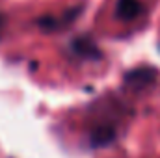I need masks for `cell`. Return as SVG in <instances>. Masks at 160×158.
<instances>
[{
  "instance_id": "cell-1",
  "label": "cell",
  "mask_w": 160,
  "mask_h": 158,
  "mask_svg": "<svg viewBox=\"0 0 160 158\" xmlns=\"http://www.w3.org/2000/svg\"><path fill=\"white\" fill-rule=\"evenodd\" d=\"M155 78H157V71L153 67H138L125 75V82L132 87H143V86L151 84Z\"/></svg>"
},
{
  "instance_id": "cell-2",
  "label": "cell",
  "mask_w": 160,
  "mask_h": 158,
  "mask_svg": "<svg viewBox=\"0 0 160 158\" xmlns=\"http://www.w3.org/2000/svg\"><path fill=\"white\" fill-rule=\"evenodd\" d=\"M142 11V2L140 0H118L116 6V17L121 21H130L138 17Z\"/></svg>"
},
{
  "instance_id": "cell-3",
  "label": "cell",
  "mask_w": 160,
  "mask_h": 158,
  "mask_svg": "<svg viewBox=\"0 0 160 158\" xmlns=\"http://www.w3.org/2000/svg\"><path fill=\"white\" fill-rule=\"evenodd\" d=\"M73 50L78 54V56H88V58H95V56H99V50H97V45L95 43H91L89 39H75L73 41Z\"/></svg>"
},
{
  "instance_id": "cell-4",
  "label": "cell",
  "mask_w": 160,
  "mask_h": 158,
  "mask_svg": "<svg viewBox=\"0 0 160 158\" xmlns=\"http://www.w3.org/2000/svg\"><path fill=\"white\" fill-rule=\"evenodd\" d=\"M114 140V130L112 128H97L93 134V145L101 147V145H108Z\"/></svg>"
},
{
  "instance_id": "cell-5",
  "label": "cell",
  "mask_w": 160,
  "mask_h": 158,
  "mask_svg": "<svg viewBox=\"0 0 160 158\" xmlns=\"http://www.w3.org/2000/svg\"><path fill=\"white\" fill-rule=\"evenodd\" d=\"M4 26V15H0V28Z\"/></svg>"
}]
</instances>
